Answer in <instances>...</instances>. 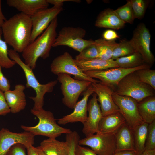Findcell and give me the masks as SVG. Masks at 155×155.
<instances>
[{
	"label": "cell",
	"instance_id": "obj_1",
	"mask_svg": "<svg viewBox=\"0 0 155 155\" xmlns=\"http://www.w3.org/2000/svg\"><path fill=\"white\" fill-rule=\"evenodd\" d=\"M4 40L18 53H22L30 42L31 17L20 13L6 20L1 28Z\"/></svg>",
	"mask_w": 155,
	"mask_h": 155
},
{
	"label": "cell",
	"instance_id": "obj_2",
	"mask_svg": "<svg viewBox=\"0 0 155 155\" xmlns=\"http://www.w3.org/2000/svg\"><path fill=\"white\" fill-rule=\"evenodd\" d=\"M57 17L53 19L43 32L30 42L22 53L25 63L33 70L36 66L38 58L45 59L49 53L57 36Z\"/></svg>",
	"mask_w": 155,
	"mask_h": 155
},
{
	"label": "cell",
	"instance_id": "obj_3",
	"mask_svg": "<svg viewBox=\"0 0 155 155\" xmlns=\"http://www.w3.org/2000/svg\"><path fill=\"white\" fill-rule=\"evenodd\" d=\"M8 53L9 58L15 61L23 69L26 80V87L31 88L36 92L35 97H30L34 102L32 109L38 110L43 108L44 95L46 93L52 91L57 81H51L45 84H40L35 77L33 70L22 60L17 52L10 49L8 50Z\"/></svg>",
	"mask_w": 155,
	"mask_h": 155
},
{
	"label": "cell",
	"instance_id": "obj_4",
	"mask_svg": "<svg viewBox=\"0 0 155 155\" xmlns=\"http://www.w3.org/2000/svg\"><path fill=\"white\" fill-rule=\"evenodd\" d=\"M31 113L39 119V122L36 126L21 125L25 131L30 132L34 136L40 135L49 138L56 139L63 133L71 132L70 129L59 126L56 123L52 112L43 108L38 110L31 109Z\"/></svg>",
	"mask_w": 155,
	"mask_h": 155
},
{
	"label": "cell",
	"instance_id": "obj_5",
	"mask_svg": "<svg viewBox=\"0 0 155 155\" xmlns=\"http://www.w3.org/2000/svg\"><path fill=\"white\" fill-rule=\"evenodd\" d=\"M113 91L120 96L131 97L138 102L147 97L155 96V90L142 82L135 71L122 78Z\"/></svg>",
	"mask_w": 155,
	"mask_h": 155
},
{
	"label": "cell",
	"instance_id": "obj_6",
	"mask_svg": "<svg viewBox=\"0 0 155 155\" xmlns=\"http://www.w3.org/2000/svg\"><path fill=\"white\" fill-rule=\"evenodd\" d=\"M57 80L61 84V88L63 97V103L67 107L74 108L80 94L92 84L86 80L74 79L70 75L60 73L57 75Z\"/></svg>",
	"mask_w": 155,
	"mask_h": 155
},
{
	"label": "cell",
	"instance_id": "obj_7",
	"mask_svg": "<svg viewBox=\"0 0 155 155\" xmlns=\"http://www.w3.org/2000/svg\"><path fill=\"white\" fill-rule=\"evenodd\" d=\"M86 31L80 27L65 26L59 31L53 47L65 46L81 52L87 46L95 44L94 41L84 39Z\"/></svg>",
	"mask_w": 155,
	"mask_h": 155
},
{
	"label": "cell",
	"instance_id": "obj_8",
	"mask_svg": "<svg viewBox=\"0 0 155 155\" xmlns=\"http://www.w3.org/2000/svg\"><path fill=\"white\" fill-rule=\"evenodd\" d=\"M152 66L145 63L132 68L125 69L119 67L84 72L91 78L99 79L100 83L108 86L113 91L121 80L127 75L140 69L150 68Z\"/></svg>",
	"mask_w": 155,
	"mask_h": 155
},
{
	"label": "cell",
	"instance_id": "obj_9",
	"mask_svg": "<svg viewBox=\"0 0 155 155\" xmlns=\"http://www.w3.org/2000/svg\"><path fill=\"white\" fill-rule=\"evenodd\" d=\"M78 144L90 147L98 155H113L116 150L115 133L98 132L80 139Z\"/></svg>",
	"mask_w": 155,
	"mask_h": 155
},
{
	"label": "cell",
	"instance_id": "obj_10",
	"mask_svg": "<svg viewBox=\"0 0 155 155\" xmlns=\"http://www.w3.org/2000/svg\"><path fill=\"white\" fill-rule=\"evenodd\" d=\"M51 72L57 75L64 73L74 76L75 79L86 80L92 83H99V81L88 76L78 67L74 59L67 52L55 58L50 65Z\"/></svg>",
	"mask_w": 155,
	"mask_h": 155
},
{
	"label": "cell",
	"instance_id": "obj_11",
	"mask_svg": "<svg viewBox=\"0 0 155 155\" xmlns=\"http://www.w3.org/2000/svg\"><path fill=\"white\" fill-rule=\"evenodd\" d=\"M151 35L144 23L139 24L133 31L129 42L136 51L142 56L145 63L152 66L155 59L150 49Z\"/></svg>",
	"mask_w": 155,
	"mask_h": 155
},
{
	"label": "cell",
	"instance_id": "obj_12",
	"mask_svg": "<svg viewBox=\"0 0 155 155\" xmlns=\"http://www.w3.org/2000/svg\"><path fill=\"white\" fill-rule=\"evenodd\" d=\"M112 95L120 113L131 129H133L143 122L138 112V102L129 96L119 95L113 91Z\"/></svg>",
	"mask_w": 155,
	"mask_h": 155
},
{
	"label": "cell",
	"instance_id": "obj_13",
	"mask_svg": "<svg viewBox=\"0 0 155 155\" xmlns=\"http://www.w3.org/2000/svg\"><path fill=\"white\" fill-rule=\"evenodd\" d=\"M34 136L29 132L16 133L2 128L0 130V155H7L10 148L17 144H23L26 149L30 148L34 144Z\"/></svg>",
	"mask_w": 155,
	"mask_h": 155
},
{
	"label": "cell",
	"instance_id": "obj_14",
	"mask_svg": "<svg viewBox=\"0 0 155 155\" xmlns=\"http://www.w3.org/2000/svg\"><path fill=\"white\" fill-rule=\"evenodd\" d=\"M62 9V7L53 6L51 8L40 10L30 17L32 30L30 42L43 32L51 21L57 17Z\"/></svg>",
	"mask_w": 155,
	"mask_h": 155
},
{
	"label": "cell",
	"instance_id": "obj_15",
	"mask_svg": "<svg viewBox=\"0 0 155 155\" xmlns=\"http://www.w3.org/2000/svg\"><path fill=\"white\" fill-rule=\"evenodd\" d=\"M87 104L88 116L85 123L83 124L82 130L86 137L92 135L98 132V125L103 117L100 106L98 104L97 95L94 92Z\"/></svg>",
	"mask_w": 155,
	"mask_h": 155
},
{
	"label": "cell",
	"instance_id": "obj_16",
	"mask_svg": "<svg viewBox=\"0 0 155 155\" xmlns=\"http://www.w3.org/2000/svg\"><path fill=\"white\" fill-rule=\"evenodd\" d=\"M94 92L91 85L84 92L82 99L77 102L73 112L58 119V123L60 125H65L69 123L80 122L83 124L86 121L88 117V98Z\"/></svg>",
	"mask_w": 155,
	"mask_h": 155
},
{
	"label": "cell",
	"instance_id": "obj_17",
	"mask_svg": "<svg viewBox=\"0 0 155 155\" xmlns=\"http://www.w3.org/2000/svg\"><path fill=\"white\" fill-rule=\"evenodd\" d=\"M94 92L98 96L97 101L100 103V107L103 116L119 112L112 97L113 91L108 86L99 83H92Z\"/></svg>",
	"mask_w": 155,
	"mask_h": 155
},
{
	"label": "cell",
	"instance_id": "obj_18",
	"mask_svg": "<svg viewBox=\"0 0 155 155\" xmlns=\"http://www.w3.org/2000/svg\"><path fill=\"white\" fill-rule=\"evenodd\" d=\"M26 86L22 84L16 85L13 90H10L4 92L5 98L10 112L19 113L24 110L26 104L24 91Z\"/></svg>",
	"mask_w": 155,
	"mask_h": 155
},
{
	"label": "cell",
	"instance_id": "obj_19",
	"mask_svg": "<svg viewBox=\"0 0 155 155\" xmlns=\"http://www.w3.org/2000/svg\"><path fill=\"white\" fill-rule=\"evenodd\" d=\"M6 2L9 6L30 17L39 10L48 8L49 5L46 0H7Z\"/></svg>",
	"mask_w": 155,
	"mask_h": 155
},
{
	"label": "cell",
	"instance_id": "obj_20",
	"mask_svg": "<svg viewBox=\"0 0 155 155\" xmlns=\"http://www.w3.org/2000/svg\"><path fill=\"white\" fill-rule=\"evenodd\" d=\"M115 136L116 152L124 150L135 151L133 130L126 122L115 133Z\"/></svg>",
	"mask_w": 155,
	"mask_h": 155
},
{
	"label": "cell",
	"instance_id": "obj_21",
	"mask_svg": "<svg viewBox=\"0 0 155 155\" xmlns=\"http://www.w3.org/2000/svg\"><path fill=\"white\" fill-rule=\"evenodd\" d=\"M125 24L115 11L109 8L105 9L100 13L95 24V26L98 27L115 30L123 28Z\"/></svg>",
	"mask_w": 155,
	"mask_h": 155
},
{
	"label": "cell",
	"instance_id": "obj_22",
	"mask_svg": "<svg viewBox=\"0 0 155 155\" xmlns=\"http://www.w3.org/2000/svg\"><path fill=\"white\" fill-rule=\"evenodd\" d=\"M125 120L119 112L103 116L98 125V132L115 133Z\"/></svg>",
	"mask_w": 155,
	"mask_h": 155
},
{
	"label": "cell",
	"instance_id": "obj_23",
	"mask_svg": "<svg viewBox=\"0 0 155 155\" xmlns=\"http://www.w3.org/2000/svg\"><path fill=\"white\" fill-rule=\"evenodd\" d=\"M74 60L77 65L83 72L119 67L115 60L112 59L104 60L96 58L84 61Z\"/></svg>",
	"mask_w": 155,
	"mask_h": 155
},
{
	"label": "cell",
	"instance_id": "obj_24",
	"mask_svg": "<svg viewBox=\"0 0 155 155\" xmlns=\"http://www.w3.org/2000/svg\"><path fill=\"white\" fill-rule=\"evenodd\" d=\"M38 147L46 155H67L68 147L66 142L49 138L42 141Z\"/></svg>",
	"mask_w": 155,
	"mask_h": 155
},
{
	"label": "cell",
	"instance_id": "obj_25",
	"mask_svg": "<svg viewBox=\"0 0 155 155\" xmlns=\"http://www.w3.org/2000/svg\"><path fill=\"white\" fill-rule=\"evenodd\" d=\"M137 108L143 121L149 124L155 120V96L145 98L138 102Z\"/></svg>",
	"mask_w": 155,
	"mask_h": 155
},
{
	"label": "cell",
	"instance_id": "obj_26",
	"mask_svg": "<svg viewBox=\"0 0 155 155\" xmlns=\"http://www.w3.org/2000/svg\"><path fill=\"white\" fill-rule=\"evenodd\" d=\"M148 125L143 122L133 129L135 150L137 155H140L145 150Z\"/></svg>",
	"mask_w": 155,
	"mask_h": 155
},
{
	"label": "cell",
	"instance_id": "obj_27",
	"mask_svg": "<svg viewBox=\"0 0 155 155\" xmlns=\"http://www.w3.org/2000/svg\"><path fill=\"white\" fill-rule=\"evenodd\" d=\"M98 52V58L104 60L111 59L113 52L118 45L115 40L107 41L103 38H99L94 41Z\"/></svg>",
	"mask_w": 155,
	"mask_h": 155
},
{
	"label": "cell",
	"instance_id": "obj_28",
	"mask_svg": "<svg viewBox=\"0 0 155 155\" xmlns=\"http://www.w3.org/2000/svg\"><path fill=\"white\" fill-rule=\"evenodd\" d=\"M115 61L119 67L125 69L136 67L146 63L140 54L137 51L131 55L119 58Z\"/></svg>",
	"mask_w": 155,
	"mask_h": 155
},
{
	"label": "cell",
	"instance_id": "obj_29",
	"mask_svg": "<svg viewBox=\"0 0 155 155\" xmlns=\"http://www.w3.org/2000/svg\"><path fill=\"white\" fill-rule=\"evenodd\" d=\"M2 35L1 28H0V65L2 68L9 69L13 67L16 63L9 58L7 44L2 40Z\"/></svg>",
	"mask_w": 155,
	"mask_h": 155
},
{
	"label": "cell",
	"instance_id": "obj_30",
	"mask_svg": "<svg viewBox=\"0 0 155 155\" xmlns=\"http://www.w3.org/2000/svg\"><path fill=\"white\" fill-rule=\"evenodd\" d=\"M135 51L129 41L123 40L121 41L114 49L111 59L115 60L119 58L131 55Z\"/></svg>",
	"mask_w": 155,
	"mask_h": 155
},
{
	"label": "cell",
	"instance_id": "obj_31",
	"mask_svg": "<svg viewBox=\"0 0 155 155\" xmlns=\"http://www.w3.org/2000/svg\"><path fill=\"white\" fill-rule=\"evenodd\" d=\"M120 19L125 24L133 23L135 19L131 5L129 0L127 3L114 10Z\"/></svg>",
	"mask_w": 155,
	"mask_h": 155
},
{
	"label": "cell",
	"instance_id": "obj_32",
	"mask_svg": "<svg viewBox=\"0 0 155 155\" xmlns=\"http://www.w3.org/2000/svg\"><path fill=\"white\" fill-rule=\"evenodd\" d=\"M129 1L131 5L135 19H142L150 3V1L130 0Z\"/></svg>",
	"mask_w": 155,
	"mask_h": 155
},
{
	"label": "cell",
	"instance_id": "obj_33",
	"mask_svg": "<svg viewBox=\"0 0 155 155\" xmlns=\"http://www.w3.org/2000/svg\"><path fill=\"white\" fill-rule=\"evenodd\" d=\"M140 80L155 89V70L150 68L140 69L135 71Z\"/></svg>",
	"mask_w": 155,
	"mask_h": 155
},
{
	"label": "cell",
	"instance_id": "obj_34",
	"mask_svg": "<svg viewBox=\"0 0 155 155\" xmlns=\"http://www.w3.org/2000/svg\"><path fill=\"white\" fill-rule=\"evenodd\" d=\"M98 51L94 44L85 48L76 56L75 59L79 61H84L98 58Z\"/></svg>",
	"mask_w": 155,
	"mask_h": 155
},
{
	"label": "cell",
	"instance_id": "obj_35",
	"mask_svg": "<svg viewBox=\"0 0 155 155\" xmlns=\"http://www.w3.org/2000/svg\"><path fill=\"white\" fill-rule=\"evenodd\" d=\"M80 137L78 133L74 131L66 134V141L68 147L67 155H75V150L78 144Z\"/></svg>",
	"mask_w": 155,
	"mask_h": 155
},
{
	"label": "cell",
	"instance_id": "obj_36",
	"mask_svg": "<svg viewBox=\"0 0 155 155\" xmlns=\"http://www.w3.org/2000/svg\"><path fill=\"white\" fill-rule=\"evenodd\" d=\"M154 149H155V120L149 124L145 146V150Z\"/></svg>",
	"mask_w": 155,
	"mask_h": 155
},
{
	"label": "cell",
	"instance_id": "obj_37",
	"mask_svg": "<svg viewBox=\"0 0 155 155\" xmlns=\"http://www.w3.org/2000/svg\"><path fill=\"white\" fill-rule=\"evenodd\" d=\"M25 147L21 144H17L12 146L7 155H26Z\"/></svg>",
	"mask_w": 155,
	"mask_h": 155
},
{
	"label": "cell",
	"instance_id": "obj_38",
	"mask_svg": "<svg viewBox=\"0 0 155 155\" xmlns=\"http://www.w3.org/2000/svg\"><path fill=\"white\" fill-rule=\"evenodd\" d=\"M10 112L6 101L4 92L0 90V115H5Z\"/></svg>",
	"mask_w": 155,
	"mask_h": 155
},
{
	"label": "cell",
	"instance_id": "obj_39",
	"mask_svg": "<svg viewBox=\"0 0 155 155\" xmlns=\"http://www.w3.org/2000/svg\"><path fill=\"white\" fill-rule=\"evenodd\" d=\"M0 65V90L5 92L10 90L11 85L9 80L4 76Z\"/></svg>",
	"mask_w": 155,
	"mask_h": 155
},
{
	"label": "cell",
	"instance_id": "obj_40",
	"mask_svg": "<svg viewBox=\"0 0 155 155\" xmlns=\"http://www.w3.org/2000/svg\"><path fill=\"white\" fill-rule=\"evenodd\" d=\"M75 155H98L91 149L78 144L75 150Z\"/></svg>",
	"mask_w": 155,
	"mask_h": 155
},
{
	"label": "cell",
	"instance_id": "obj_41",
	"mask_svg": "<svg viewBox=\"0 0 155 155\" xmlns=\"http://www.w3.org/2000/svg\"><path fill=\"white\" fill-rule=\"evenodd\" d=\"M102 36L103 39L107 41L115 40L119 38L117 32L111 29H108L105 31L103 34Z\"/></svg>",
	"mask_w": 155,
	"mask_h": 155
},
{
	"label": "cell",
	"instance_id": "obj_42",
	"mask_svg": "<svg viewBox=\"0 0 155 155\" xmlns=\"http://www.w3.org/2000/svg\"><path fill=\"white\" fill-rule=\"evenodd\" d=\"M49 4L57 7H62L64 2L66 1H72L75 2H80V1L78 0H46Z\"/></svg>",
	"mask_w": 155,
	"mask_h": 155
},
{
	"label": "cell",
	"instance_id": "obj_43",
	"mask_svg": "<svg viewBox=\"0 0 155 155\" xmlns=\"http://www.w3.org/2000/svg\"><path fill=\"white\" fill-rule=\"evenodd\" d=\"M113 155H137L135 151L124 150L116 152Z\"/></svg>",
	"mask_w": 155,
	"mask_h": 155
},
{
	"label": "cell",
	"instance_id": "obj_44",
	"mask_svg": "<svg viewBox=\"0 0 155 155\" xmlns=\"http://www.w3.org/2000/svg\"><path fill=\"white\" fill-rule=\"evenodd\" d=\"M6 20L2 11L1 1L0 0V28H1L3 24Z\"/></svg>",
	"mask_w": 155,
	"mask_h": 155
},
{
	"label": "cell",
	"instance_id": "obj_45",
	"mask_svg": "<svg viewBox=\"0 0 155 155\" xmlns=\"http://www.w3.org/2000/svg\"><path fill=\"white\" fill-rule=\"evenodd\" d=\"M27 155H39L33 146L26 149Z\"/></svg>",
	"mask_w": 155,
	"mask_h": 155
},
{
	"label": "cell",
	"instance_id": "obj_46",
	"mask_svg": "<svg viewBox=\"0 0 155 155\" xmlns=\"http://www.w3.org/2000/svg\"><path fill=\"white\" fill-rule=\"evenodd\" d=\"M140 155H155V149L145 150Z\"/></svg>",
	"mask_w": 155,
	"mask_h": 155
},
{
	"label": "cell",
	"instance_id": "obj_47",
	"mask_svg": "<svg viewBox=\"0 0 155 155\" xmlns=\"http://www.w3.org/2000/svg\"><path fill=\"white\" fill-rule=\"evenodd\" d=\"M35 149L39 155H46L38 146L35 147Z\"/></svg>",
	"mask_w": 155,
	"mask_h": 155
}]
</instances>
